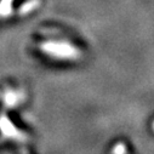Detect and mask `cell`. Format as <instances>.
Here are the masks:
<instances>
[{
    "label": "cell",
    "mask_w": 154,
    "mask_h": 154,
    "mask_svg": "<svg viewBox=\"0 0 154 154\" xmlns=\"http://www.w3.org/2000/svg\"><path fill=\"white\" fill-rule=\"evenodd\" d=\"M125 152H126V148L123 143L115 146V148H114V154H125Z\"/></svg>",
    "instance_id": "obj_1"
},
{
    "label": "cell",
    "mask_w": 154,
    "mask_h": 154,
    "mask_svg": "<svg viewBox=\"0 0 154 154\" xmlns=\"http://www.w3.org/2000/svg\"><path fill=\"white\" fill-rule=\"evenodd\" d=\"M153 130H154V123H153Z\"/></svg>",
    "instance_id": "obj_2"
}]
</instances>
